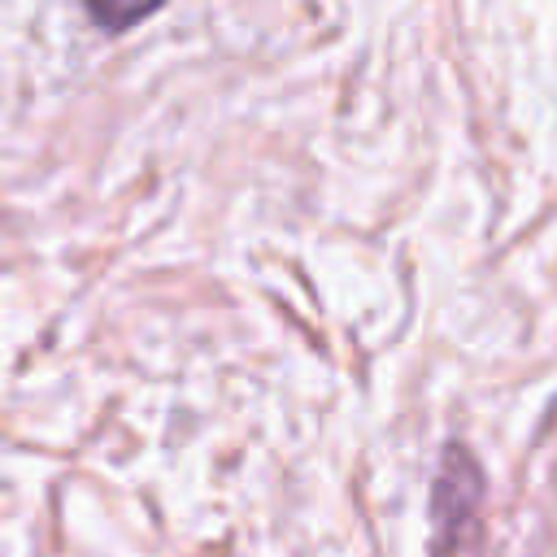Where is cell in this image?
Returning <instances> with one entry per match:
<instances>
[{
  "mask_svg": "<svg viewBox=\"0 0 557 557\" xmlns=\"http://www.w3.org/2000/svg\"><path fill=\"white\" fill-rule=\"evenodd\" d=\"M457 466H461V448H448V457H444V474H440V483H435V518H440L448 505H453V513L440 522V531H457V527H466L470 513H474V505H479V470H470V479L457 483Z\"/></svg>",
  "mask_w": 557,
  "mask_h": 557,
  "instance_id": "obj_1",
  "label": "cell"
}]
</instances>
